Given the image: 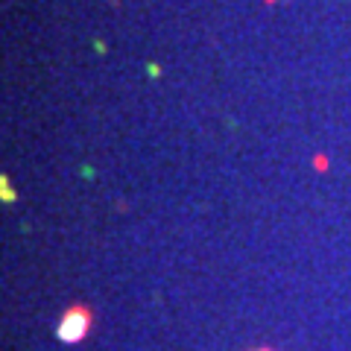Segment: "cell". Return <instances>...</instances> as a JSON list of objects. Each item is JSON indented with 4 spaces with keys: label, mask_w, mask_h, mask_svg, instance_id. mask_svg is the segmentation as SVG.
Instances as JSON below:
<instances>
[{
    "label": "cell",
    "mask_w": 351,
    "mask_h": 351,
    "mask_svg": "<svg viewBox=\"0 0 351 351\" xmlns=\"http://www.w3.org/2000/svg\"><path fill=\"white\" fill-rule=\"evenodd\" d=\"M88 322H91V316H88V311H82V307H73V311H68V313L62 316L59 337L64 339V343H76V339H82V337H85Z\"/></svg>",
    "instance_id": "cell-1"
}]
</instances>
